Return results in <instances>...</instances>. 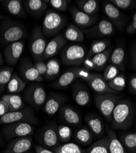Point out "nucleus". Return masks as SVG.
Instances as JSON below:
<instances>
[{
	"instance_id": "46",
	"label": "nucleus",
	"mask_w": 136,
	"mask_h": 153,
	"mask_svg": "<svg viewBox=\"0 0 136 153\" xmlns=\"http://www.w3.org/2000/svg\"><path fill=\"white\" fill-rule=\"evenodd\" d=\"M126 31L129 34H132L136 33V12L133 16L132 22L127 27Z\"/></svg>"
},
{
	"instance_id": "34",
	"label": "nucleus",
	"mask_w": 136,
	"mask_h": 153,
	"mask_svg": "<svg viewBox=\"0 0 136 153\" xmlns=\"http://www.w3.org/2000/svg\"><path fill=\"white\" fill-rule=\"evenodd\" d=\"M86 153H110L109 152V141L107 136H104L101 139L91 145Z\"/></svg>"
},
{
	"instance_id": "38",
	"label": "nucleus",
	"mask_w": 136,
	"mask_h": 153,
	"mask_svg": "<svg viewBox=\"0 0 136 153\" xmlns=\"http://www.w3.org/2000/svg\"><path fill=\"white\" fill-rule=\"evenodd\" d=\"M55 153H86V150L74 143H66L53 148Z\"/></svg>"
},
{
	"instance_id": "5",
	"label": "nucleus",
	"mask_w": 136,
	"mask_h": 153,
	"mask_svg": "<svg viewBox=\"0 0 136 153\" xmlns=\"http://www.w3.org/2000/svg\"><path fill=\"white\" fill-rule=\"evenodd\" d=\"M86 55L85 47L78 44H71L65 46L60 53L61 62L66 66L82 65L86 58Z\"/></svg>"
},
{
	"instance_id": "52",
	"label": "nucleus",
	"mask_w": 136,
	"mask_h": 153,
	"mask_svg": "<svg viewBox=\"0 0 136 153\" xmlns=\"http://www.w3.org/2000/svg\"><path fill=\"white\" fill-rule=\"evenodd\" d=\"M3 145H4V140L2 135L1 134V132H0V146H2Z\"/></svg>"
},
{
	"instance_id": "6",
	"label": "nucleus",
	"mask_w": 136,
	"mask_h": 153,
	"mask_svg": "<svg viewBox=\"0 0 136 153\" xmlns=\"http://www.w3.org/2000/svg\"><path fill=\"white\" fill-rule=\"evenodd\" d=\"M96 108L102 115L111 123L114 109L121 97L117 94L106 93L103 94H96L94 96Z\"/></svg>"
},
{
	"instance_id": "26",
	"label": "nucleus",
	"mask_w": 136,
	"mask_h": 153,
	"mask_svg": "<svg viewBox=\"0 0 136 153\" xmlns=\"http://www.w3.org/2000/svg\"><path fill=\"white\" fill-rule=\"evenodd\" d=\"M2 4L4 8L11 15L20 18L25 17L22 0H5L2 1Z\"/></svg>"
},
{
	"instance_id": "20",
	"label": "nucleus",
	"mask_w": 136,
	"mask_h": 153,
	"mask_svg": "<svg viewBox=\"0 0 136 153\" xmlns=\"http://www.w3.org/2000/svg\"><path fill=\"white\" fill-rule=\"evenodd\" d=\"M67 43L63 34H58L54 37L52 39L47 42L43 59H49L56 56L63 48Z\"/></svg>"
},
{
	"instance_id": "18",
	"label": "nucleus",
	"mask_w": 136,
	"mask_h": 153,
	"mask_svg": "<svg viewBox=\"0 0 136 153\" xmlns=\"http://www.w3.org/2000/svg\"><path fill=\"white\" fill-rule=\"evenodd\" d=\"M59 114L61 120L68 125L77 127L82 124L80 114L70 105H63L60 108Z\"/></svg>"
},
{
	"instance_id": "13",
	"label": "nucleus",
	"mask_w": 136,
	"mask_h": 153,
	"mask_svg": "<svg viewBox=\"0 0 136 153\" xmlns=\"http://www.w3.org/2000/svg\"><path fill=\"white\" fill-rule=\"evenodd\" d=\"M25 47V41L22 40L11 43L6 46L3 51V57L9 66H16L19 60Z\"/></svg>"
},
{
	"instance_id": "14",
	"label": "nucleus",
	"mask_w": 136,
	"mask_h": 153,
	"mask_svg": "<svg viewBox=\"0 0 136 153\" xmlns=\"http://www.w3.org/2000/svg\"><path fill=\"white\" fill-rule=\"evenodd\" d=\"M112 48L110 47L104 52L95 55L90 58H85L83 64V68L88 71H101L106 66L110 56L112 53Z\"/></svg>"
},
{
	"instance_id": "2",
	"label": "nucleus",
	"mask_w": 136,
	"mask_h": 153,
	"mask_svg": "<svg viewBox=\"0 0 136 153\" xmlns=\"http://www.w3.org/2000/svg\"><path fill=\"white\" fill-rule=\"evenodd\" d=\"M79 78L87 83L91 90L97 94L106 93L118 94V93L109 87L107 82L104 79L103 76L100 74L91 73L87 69L80 68L79 73Z\"/></svg>"
},
{
	"instance_id": "49",
	"label": "nucleus",
	"mask_w": 136,
	"mask_h": 153,
	"mask_svg": "<svg viewBox=\"0 0 136 153\" xmlns=\"http://www.w3.org/2000/svg\"><path fill=\"white\" fill-rule=\"evenodd\" d=\"M34 148L36 153H55L54 151L48 149V148L39 145H35Z\"/></svg>"
},
{
	"instance_id": "35",
	"label": "nucleus",
	"mask_w": 136,
	"mask_h": 153,
	"mask_svg": "<svg viewBox=\"0 0 136 153\" xmlns=\"http://www.w3.org/2000/svg\"><path fill=\"white\" fill-rule=\"evenodd\" d=\"M119 139L128 153H136V132L123 134Z\"/></svg>"
},
{
	"instance_id": "53",
	"label": "nucleus",
	"mask_w": 136,
	"mask_h": 153,
	"mask_svg": "<svg viewBox=\"0 0 136 153\" xmlns=\"http://www.w3.org/2000/svg\"><path fill=\"white\" fill-rule=\"evenodd\" d=\"M4 16H3V15H1V14H0V20H1V19H4Z\"/></svg>"
},
{
	"instance_id": "29",
	"label": "nucleus",
	"mask_w": 136,
	"mask_h": 153,
	"mask_svg": "<svg viewBox=\"0 0 136 153\" xmlns=\"http://www.w3.org/2000/svg\"><path fill=\"white\" fill-rule=\"evenodd\" d=\"M75 4L80 10L90 16H95L100 10V1L97 0H77Z\"/></svg>"
},
{
	"instance_id": "16",
	"label": "nucleus",
	"mask_w": 136,
	"mask_h": 153,
	"mask_svg": "<svg viewBox=\"0 0 136 153\" xmlns=\"http://www.w3.org/2000/svg\"><path fill=\"white\" fill-rule=\"evenodd\" d=\"M67 100L64 94L54 93L49 96L44 104L43 110L47 115L52 117L59 111Z\"/></svg>"
},
{
	"instance_id": "43",
	"label": "nucleus",
	"mask_w": 136,
	"mask_h": 153,
	"mask_svg": "<svg viewBox=\"0 0 136 153\" xmlns=\"http://www.w3.org/2000/svg\"><path fill=\"white\" fill-rule=\"evenodd\" d=\"M46 3L50 4L54 9L59 10L65 11L68 8V1L66 0H49L45 1Z\"/></svg>"
},
{
	"instance_id": "24",
	"label": "nucleus",
	"mask_w": 136,
	"mask_h": 153,
	"mask_svg": "<svg viewBox=\"0 0 136 153\" xmlns=\"http://www.w3.org/2000/svg\"><path fill=\"white\" fill-rule=\"evenodd\" d=\"M79 69L80 68L76 67L68 70L52 84V86L57 89H64L67 88L76 80L79 79Z\"/></svg>"
},
{
	"instance_id": "4",
	"label": "nucleus",
	"mask_w": 136,
	"mask_h": 153,
	"mask_svg": "<svg viewBox=\"0 0 136 153\" xmlns=\"http://www.w3.org/2000/svg\"><path fill=\"white\" fill-rule=\"evenodd\" d=\"M27 31L23 25L14 22H6L0 28V41L3 45L22 41Z\"/></svg>"
},
{
	"instance_id": "39",
	"label": "nucleus",
	"mask_w": 136,
	"mask_h": 153,
	"mask_svg": "<svg viewBox=\"0 0 136 153\" xmlns=\"http://www.w3.org/2000/svg\"><path fill=\"white\" fill-rule=\"evenodd\" d=\"M13 73L14 69L12 67L0 68V94H3L7 89V86Z\"/></svg>"
},
{
	"instance_id": "9",
	"label": "nucleus",
	"mask_w": 136,
	"mask_h": 153,
	"mask_svg": "<svg viewBox=\"0 0 136 153\" xmlns=\"http://www.w3.org/2000/svg\"><path fill=\"white\" fill-rule=\"evenodd\" d=\"M46 99L47 94L44 88L38 82L28 85L24 93V100L36 108L41 107Z\"/></svg>"
},
{
	"instance_id": "50",
	"label": "nucleus",
	"mask_w": 136,
	"mask_h": 153,
	"mask_svg": "<svg viewBox=\"0 0 136 153\" xmlns=\"http://www.w3.org/2000/svg\"><path fill=\"white\" fill-rule=\"evenodd\" d=\"M131 57L132 65L135 69H136V44L133 47L131 50Z\"/></svg>"
},
{
	"instance_id": "3",
	"label": "nucleus",
	"mask_w": 136,
	"mask_h": 153,
	"mask_svg": "<svg viewBox=\"0 0 136 153\" xmlns=\"http://www.w3.org/2000/svg\"><path fill=\"white\" fill-rule=\"evenodd\" d=\"M66 23V19L63 15L51 9L47 10L42 27L44 36L51 37L55 36L63 28Z\"/></svg>"
},
{
	"instance_id": "23",
	"label": "nucleus",
	"mask_w": 136,
	"mask_h": 153,
	"mask_svg": "<svg viewBox=\"0 0 136 153\" xmlns=\"http://www.w3.org/2000/svg\"><path fill=\"white\" fill-rule=\"evenodd\" d=\"M104 11L106 15L112 22L119 30L123 29L125 23L124 17H123L121 12L116 6L112 4L110 1H105L103 5Z\"/></svg>"
},
{
	"instance_id": "7",
	"label": "nucleus",
	"mask_w": 136,
	"mask_h": 153,
	"mask_svg": "<svg viewBox=\"0 0 136 153\" xmlns=\"http://www.w3.org/2000/svg\"><path fill=\"white\" fill-rule=\"evenodd\" d=\"M17 122H25L37 125L39 124V120L35 115L34 111L29 107L17 111H9L4 115L0 117V124L6 125Z\"/></svg>"
},
{
	"instance_id": "12",
	"label": "nucleus",
	"mask_w": 136,
	"mask_h": 153,
	"mask_svg": "<svg viewBox=\"0 0 136 153\" xmlns=\"http://www.w3.org/2000/svg\"><path fill=\"white\" fill-rule=\"evenodd\" d=\"M21 78L26 82H41L44 79L36 70L34 64L28 58L23 59L19 66Z\"/></svg>"
},
{
	"instance_id": "31",
	"label": "nucleus",
	"mask_w": 136,
	"mask_h": 153,
	"mask_svg": "<svg viewBox=\"0 0 136 153\" xmlns=\"http://www.w3.org/2000/svg\"><path fill=\"white\" fill-rule=\"evenodd\" d=\"M26 82L16 72L12 74L7 86V91L10 94H16L25 90Z\"/></svg>"
},
{
	"instance_id": "8",
	"label": "nucleus",
	"mask_w": 136,
	"mask_h": 153,
	"mask_svg": "<svg viewBox=\"0 0 136 153\" xmlns=\"http://www.w3.org/2000/svg\"><path fill=\"white\" fill-rule=\"evenodd\" d=\"M34 125L25 122H17L4 125L2 132L6 140H12L19 137L31 136L34 132Z\"/></svg>"
},
{
	"instance_id": "40",
	"label": "nucleus",
	"mask_w": 136,
	"mask_h": 153,
	"mask_svg": "<svg viewBox=\"0 0 136 153\" xmlns=\"http://www.w3.org/2000/svg\"><path fill=\"white\" fill-rule=\"evenodd\" d=\"M109 87L117 93L122 92L125 89L126 82L123 74H119L113 80L107 82Z\"/></svg>"
},
{
	"instance_id": "19",
	"label": "nucleus",
	"mask_w": 136,
	"mask_h": 153,
	"mask_svg": "<svg viewBox=\"0 0 136 153\" xmlns=\"http://www.w3.org/2000/svg\"><path fill=\"white\" fill-rule=\"evenodd\" d=\"M85 33L92 37H103L112 35L115 31L114 25L110 21L103 20L93 27L84 30Z\"/></svg>"
},
{
	"instance_id": "22",
	"label": "nucleus",
	"mask_w": 136,
	"mask_h": 153,
	"mask_svg": "<svg viewBox=\"0 0 136 153\" xmlns=\"http://www.w3.org/2000/svg\"><path fill=\"white\" fill-rule=\"evenodd\" d=\"M72 97L75 102L80 106L87 105L91 100L88 88L81 83H77L72 87Z\"/></svg>"
},
{
	"instance_id": "21",
	"label": "nucleus",
	"mask_w": 136,
	"mask_h": 153,
	"mask_svg": "<svg viewBox=\"0 0 136 153\" xmlns=\"http://www.w3.org/2000/svg\"><path fill=\"white\" fill-rule=\"evenodd\" d=\"M84 119L96 138H101L104 135V124L100 116L95 113H89L86 114Z\"/></svg>"
},
{
	"instance_id": "44",
	"label": "nucleus",
	"mask_w": 136,
	"mask_h": 153,
	"mask_svg": "<svg viewBox=\"0 0 136 153\" xmlns=\"http://www.w3.org/2000/svg\"><path fill=\"white\" fill-rule=\"evenodd\" d=\"M109 1L118 9H129L135 3L134 1L131 0H110Z\"/></svg>"
},
{
	"instance_id": "1",
	"label": "nucleus",
	"mask_w": 136,
	"mask_h": 153,
	"mask_svg": "<svg viewBox=\"0 0 136 153\" xmlns=\"http://www.w3.org/2000/svg\"><path fill=\"white\" fill-rule=\"evenodd\" d=\"M135 110L129 99H121L116 104L112 116V127L115 130H126L132 126Z\"/></svg>"
},
{
	"instance_id": "48",
	"label": "nucleus",
	"mask_w": 136,
	"mask_h": 153,
	"mask_svg": "<svg viewBox=\"0 0 136 153\" xmlns=\"http://www.w3.org/2000/svg\"><path fill=\"white\" fill-rule=\"evenodd\" d=\"M129 89L132 93L136 94V75L130 76L129 80Z\"/></svg>"
},
{
	"instance_id": "36",
	"label": "nucleus",
	"mask_w": 136,
	"mask_h": 153,
	"mask_svg": "<svg viewBox=\"0 0 136 153\" xmlns=\"http://www.w3.org/2000/svg\"><path fill=\"white\" fill-rule=\"evenodd\" d=\"M47 71L44 77L47 80L55 79L60 71L59 62L57 59L53 58L47 61Z\"/></svg>"
},
{
	"instance_id": "55",
	"label": "nucleus",
	"mask_w": 136,
	"mask_h": 153,
	"mask_svg": "<svg viewBox=\"0 0 136 153\" xmlns=\"http://www.w3.org/2000/svg\"><path fill=\"white\" fill-rule=\"evenodd\" d=\"M135 121H136V112H135Z\"/></svg>"
},
{
	"instance_id": "54",
	"label": "nucleus",
	"mask_w": 136,
	"mask_h": 153,
	"mask_svg": "<svg viewBox=\"0 0 136 153\" xmlns=\"http://www.w3.org/2000/svg\"><path fill=\"white\" fill-rule=\"evenodd\" d=\"M25 153H32V152H25Z\"/></svg>"
},
{
	"instance_id": "27",
	"label": "nucleus",
	"mask_w": 136,
	"mask_h": 153,
	"mask_svg": "<svg viewBox=\"0 0 136 153\" xmlns=\"http://www.w3.org/2000/svg\"><path fill=\"white\" fill-rule=\"evenodd\" d=\"M106 131L109 141L110 153H128L113 130L107 127Z\"/></svg>"
},
{
	"instance_id": "37",
	"label": "nucleus",
	"mask_w": 136,
	"mask_h": 153,
	"mask_svg": "<svg viewBox=\"0 0 136 153\" xmlns=\"http://www.w3.org/2000/svg\"><path fill=\"white\" fill-rule=\"evenodd\" d=\"M125 51L123 47H117L110 56V62L118 67L119 69H122L124 66L125 60Z\"/></svg>"
},
{
	"instance_id": "45",
	"label": "nucleus",
	"mask_w": 136,
	"mask_h": 153,
	"mask_svg": "<svg viewBox=\"0 0 136 153\" xmlns=\"http://www.w3.org/2000/svg\"><path fill=\"white\" fill-rule=\"evenodd\" d=\"M34 65L36 70L39 72V74L42 76V77L44 76L47 71V64L44 61V60L43 59L34 60Z\"/></svg>"
},
{
	"instance_id": "15",
	"label": "nucleus",
	"mask_w": 136,
	"mask_h": 153,
	"mask_svg": "<svg viewBox=\"0 0 136 153\" xmlns=\"http://www.w3.org/2000/svg\"><path fill=\"white\" fill-rule=\"evenodd\" d=\"M72 18L76 26L85 30L93 25L98 18L96 16H90L80 10L76 6H72L69 8Z\"/></svg>"
},
{
	"instance_id": "33",
	"label": "nucleus",
	"mask_w": 136,
	"mask_h": 153,
	"mask_svg": "<svg viewBox=\"0 0 136 153\" xmlns=\"http://www.w3.org/2000/svg\"><path fill=\"white\" fill-rule=\"evenodd\" d=\"M110 41L107 39L96 40L90 45L88 52L86 53L85 58H90L98 53H102L109 48Z\"/></svg>"
},
{
	"instance_id": "51",
	"label": "nucleus",
	"mask_w": 136,
	"mask_h": 153,
	"mask_svg": "<svg viewBox=\"0 0 136 153\" xmlns=\"http://www.w3.org/2000/svg\"><path fill=\"white\" fill-rule=\"evenodd\" d=\"M4 64V57L2 53H0V67H1Z\"/></svg>"
},
{
	"instance_id": "25",
	"label": "nucleus",
	"mask_w": 136,
	"mask_h": 153,
	"mask_svg": "<svg viewBox=\"0 0 136 153\" xmlns=\"http://www.w3.org/2000/svg\"><path fill=\"white\" fill-rule=\"evenodd\" d=\"M23 3L25 9L33 17L41 16L47 8V3L44 0H25Z\"/></svg>"
},
{
	"instance_id": "30",
	"label": "nucleus",
	"mask_w": 136,
	"mask_h": 153,
	"mask_svg": "<svg viewBox=\"0 0 136 153\" xmlns=\"http://www.w3.org/2000/svg\"><path fill=\"white\" fill-rule=\"evenodd\" d=\"M63 36L66 41L80 42L84 41L83 32L75 25L70 23L66 28Z\"/></svg>"
},
{
	"instance_id": "47",
	"label": "nucleus",
	"mask_w": 136,
	"mask_h": 153,
	"mask_svg": "<svg viewBox=\"0 0 136 153\" xmlns=\"http://www.w3.org/2000/svg\"><path fill=\"white\" fill-rule=\"evenodd\" d=\"M10 111L9 106L6 102L3 100H0V117L4 115L5 114Z\"/></svg>"
},
{
	"instance_id": "42",
	"label": "nucleus",
	"mask_w": 136,
	"mask_h": 153,
	"mask_svg": "<svg viewBox=\"0 0 136 153\" xmlns=\"http://www.w3.org/2000/svg\"><path fill=\"white\" fill-rule=\"evenodd\" d=\"M119 68L116 66L110 64V65L106 67L103 74V78L107 82H109L110 80L115 79L116 76L119 75Z\"/></svg>"
},
{
	"instance_id": "10",
	"label": "nucleus",
	"mask_w": 136,
	"mask_h": 153,
	"mask_svg": "<svg viewBox=\"0 0 136 153\" xmlns=\"http://www.w3.org/2000/svg\"><path fill=\"white\" fill-rule=\"evenodd\" d=\"M47 44L42 28L36 26L33 30L30 41V51L34 60L43 59Z\"/></svg>"
},
{
	"instance_id": "11",
	"label": "nucleus",
	"mask_w": 136,
	"mask_h": 153,
	"mask_svg": "<svg viewBox=\"0 0 136 153\" xmlns=\"http://www.w3.org/2000/svg\"><path fill=\"white\" fill-rule=\"evenodd\" d=\"M57 127L58 126L55 123L49 124L43 127L38 138L41 146L52 148L59 146L60 141L58 135Z\"/></svg>"
},
{
	"instance_id": "32",
	"label": "nucleus",
	"mask_w": 136,
	"mask_h": 153,
	"mask_svg": "<svg viewBox=\"0 0 136 153\" xmlns=\"http://www.w3.org/2000/svg\"><path fill=\"white\" fill-rule=\"evenodd\" d=\"M1 100L6 102L9 106L10 111L21 110L24 106V103L20 96L16 94H7L2 96Z\"/></svg>"
},
{
	"instance_id": "28",
	"label": "nucleus",
	"mask_w": 136,
	"mask_h": 153,
	"mask_svg": "<svg viewBox=\"0 0 136 153\" xmlns=\"http://www.w3.org/2000/svg\"><path fill=\"white\" fill-rule=\"evenodd\" d=\"M75 141L83 146H88L91 144L94 135L88 127L83 126L77 129L74 134Z\"/></svg>"
},
{
	"instance_id": "41",
	"label": "nucleus",
	"mask_w": 136,
	"mask_h": 153,
	"mask_svg": "<svg viewBox=\"0 0 136 153\" xmlns=\"http://www.w3.org/2000/svg\"><path fill=\"white\" fill-rule=\"evenodd\" d=\"M57 132L59 141L63 143H68L72 136V129L69 126L61 124L58 126Z\"/></svg>"
},
{
	"instance_id": "17",
	"label": "nucleus",
	"mask_w": 136,
	"mask_h": 153,
	"mask_svg": "<svg viewBox=\"0 0 136 153\" xmlns=\"http://www.w3.org/2000/svg\"><path fill=\"white\" fill-rule=\"evenodd\" d=\"M32 144L33 138L31 136L12 139L3 153H25L30 149Z\"/></svg>"
}]
</instances>
